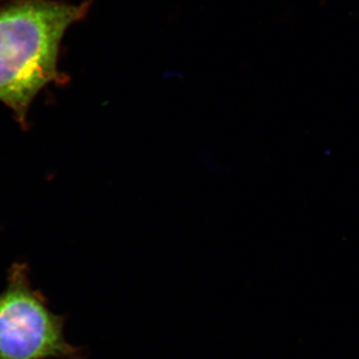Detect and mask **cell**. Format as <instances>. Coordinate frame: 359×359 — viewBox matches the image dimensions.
<instances>
[{
  "instance_id": "6da1fadb",
  "label": "cell",
  "mask_w": 359,
  "mask_h": 359,
  "mask_svg": "<svg viewBox=\"0 0 359 359\" xmlns=\"http://www.w3.org/2000/svg\"><path fill=\"white\" fill-rule=\"evenodd\" d=\"M92 1L0 0V101L25 124L35 96L58 70L61 42L71 25L86 18Z\"/></svg>"
},
{
  "instance_id": "7a4b0ae2",
  "label": "cell",
  "mask_w": 359,
  "mask_h": 359,
  "mask_svg": "<svg viewBox=\"0 0 359 359\" xmlns=\"http://www.w3.org/2000/svg\"><path fill=\"white\" fill-rule=\"evenodd\" d=\"M65 318L32 289L23 264H14L0 294V359H81L66 341Z\"/></svg>"
}]
</instances>
